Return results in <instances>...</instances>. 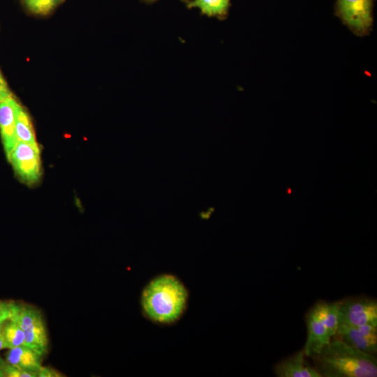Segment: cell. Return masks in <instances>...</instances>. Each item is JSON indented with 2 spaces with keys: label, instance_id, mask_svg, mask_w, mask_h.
Here are the masks:
<instances>
[{
  "label": "cell",
  "instance_id": "22",
  "mask_svg": "<svg viewBox=\"0 0 377 377\" xmlns=\"http://www.w3.org/2000/svg\"><path fill=\"white\" fill-rule=\"evenodd\" d=\"M1 361V360H0ZM0 376H2V374H1V369H0Z\"/></svg>",
  "mask_w": 377,
  "mask_h": 377
},
{
  "label": "cell",
  "instance_id": "5",
  "mask_svg": "<svg viewBox=\"0 0 377 377\" xmlns=\"http://www.w3.org/2000/svg\"><path fill=\"white\" fill-rule=\"evenodd\" d=\"M373 0H337V13L357 34L367 33L372 25Z\"/></svg>",
  "mask_w": 377,
  "mask_h": 377
},
{
  "label": "cell",
  "instance_id": "7",
  "mask_svg": "<svg viewBox=\"0 0 377 377\" xmlns=\"http://www.w3.org/2000/svg\"><path fill=\"white\" fill-rule=\"evenodd\" d=\"M335 336L348 345L368 354L377 353V326L338 325Z\"/></svg>",
  "mask_w": 377,
  "mask_h": 377
},
{
  "label": "cell",
  "instance_id": "13",
  "mask_svg": "<svg viewBox=\"0 0 377 377\" xmlns=\"http://www.w3.org/2000/svg\"><path fill=\"white\" fill-rule=\"evenodd\" d=\"M5 348H13L24 344V332L15 322L8 320L3 326Z\"/></svg>",
  "mask_w": 377,
  "mask_h": 377
},
{
  "label": "cell",
  "instance_id": "21",
  "mask_svg": "<svg viewBox=\"0 0 377 377\" xmlns=\"http://www.w3.org/2000/svg\"><path fill=\"white\" fill-rule=\"evenodd\" d=\"M8 302L0 301V310L4 308Z\"/></svg>",
  "mask_w": 377,
  "mask_h": 377
},
{
  "label": "cell",
  "instance_id": "19",
  "mask_svg": "<svg viewBox=\"0 0 377 377\" xmlns=\"http://www.w3.org/2000/svg\"><path fill=\"white\" fill-rule=\"evenodd\" d=\"M61 376L54 369L47 367H42L38 373V377H52Z\"/></svg>",
  "mask_w": 377,
  "mask_h": 377
},
{
  "label": "cell",
  "instance_id": "6",
  "mask_svg": "<svg viewBox=\"0 0 377 377\" xmlns=\"http://www.w3.org/2000/svg\"><path fill=\"white\" fill-rule=\"evenodd\" d=\"M326 305V302L319 301L306 314L307 337L303 348L306 357L319 353L331 339L325 323Z\"/></svg>",
  "mask_w": 377,
  "mask_h": 377
},
{
  "label": "cell",
  "instance_id": "16",
  "mask_svg": "<svg viewBox=\"0 0 377 377\" xmlns=\"http://www.w3.org/2000/svg\"><path fill=\"white\" fill-rule=\"evenodd\" d=\"M339 302H327L325 323L329 336H335L338 326Z\"/></svg>",
  "mask_w": 377,
  "mask_h": 377
},
{
  "label": "cell",
  "instance_id": "11",
  "mask_svg": "<svg viewBox=\"0 0 377 377\" xmlns=\"http://www.w3.org/2000/svg\"><path fill=\"white\" fill-rule=\"evenodd\" d=\"M24 332V344L40 355H43L47 350L48 340L46 328L43 318L29 326Z\"/></svg>",
  "mask_w": 377,
  "mask_h": 377
},
{
  "label": "cell",
  "instance_id": "1",
  "mask_svg": "<svg viewBox=\"0 0 377 377\" xmlns=\"http://www.w3.org/2000/svg\"><path fill=\"white\" fill-rule=\"evenodd\" d=\"M313 367L321 377H376L377 359L332 337L317 355L311 357Z\"/></svg>",
  "mask_w": 377,
  "mask_h": 377
},
{
  "label": "cell",
  "instance_id": "9",
  "mask_svg": "<svg viewBox=\"0 0 377 377\" xmlns=\"http://www.w3.org/2000/svg\"><path fill=\"white\" fill-rule=\"evenodd\" d=\"M305 357L302 349L282 360L274 367L275 375L278 377H321L314 367L306 362Z\"/></svg>",
  "mask_w": 377,
  "mask_h": 377
},
{
  "label": "cell",
  "instance_id": "18",
  "mask_svg": "<svg viewBox=\"0 0 377 377\" xmlns=\"http://www.w3.org/2000/svg\"><path fill=\"white\" fill-rule=\"evenodd\" d=\"M12 95L8 86L0 72V101Z\"/></svg>",
  "mask_w": 377,
  "mask_h": 377
},
{
  "label": "cell",
  "instance_id": "8",
  "mask_svg": "<svg viewBox=\"0 0 377 377\" xmlns=\"http://www.w3.org/2000/svg\"><path fill=\"white\" fill-rule=\"evenodd\" d=\"M18 105L13 94L0 101V133L8 158L18 142L15 133Z\"/></svg>",
  "mask_w": 377,
  "mask_h": 377
},
{
  "label": "cell",
  "instance_id": "23",
  "mask_svg": "<svg viewBox=\"0 0 377 377\" xmlns=\"http://www.w3.org/2000/svg\"><path fill=\"white\" fill-rule=\"evenodd\" d=\"M147 1H155V0H147Z\"/></svg>",
  "mask_w": 377,
  "mask_h": 377
},
{
  "label": "cell",
  "instance_id": "20",
  "mask_svg": "<svg viewBox=\"0 0 377 377\" xmlns=\"http://www.w3.org/2000/svg\"><path fill=\"white\" fill-rule=\"evenodd\" d=\"M3 325L0 326V350L5 348L4 338L3 334Z\"/></svg>",
  "mask_w": 377,
  "mask_h": 377
},
{
  "label": "cell",
  "instance_id": "12",
  "mask_svg": "<svg viewBox=\"0 0 377 377\" xmlns=\"http://www.w3.org/2000/svg\"><path fill=\"white\" fill-rule=\"evenodd\" d=\"M15 133L18 141L38 147L31 119L27 111L20 104L16 111Z\"/></svg>",
  "mask_w": 377,
  "mask_h": 377
},
{
  "label": "cell",
  "instance_id": "4",
  "mask_svg": "<svg viewBox=\"0 0 377 377\" xmlns=\"http://www.w3.org/2000/svg\"><path fill=\"white\" fill-rule=\"evenodd\" d=\"M8 160L22 181L29 184L38 182L41 174L38 147L18 141Z\"/></svg>",
  "mask_w": 377,
  "mask_h": 377
},
{
  "label": "cell",
  "instance_id": "15",
  "mask_svg": "<svg viewBox=\"0 0 377 377\" xmlns=\"http://www.w3.org/2000/svg\"><path fill=\"white\" fill-rule=\"evenodd\" d=\"M64 0H22L27 9L38 15L49 14Z\"/></svg>",
  "mask_w": 377,
  "mask_h": 377
},
{
  "label": "cell",
  "instance_id": "10",
  "mask_svg": "<svg viewBox=\"0 0 377 377\" xmlns=\"http://www.w3.org/2000/svg\"><path fill=\"white\" fill-rule=\"evenodd\" d=\"M41 357L29 347L21 345L10 349L6 361L24 371L36 374L38 377V373L43 367Z\"/></svg>",
  "mask_w": 377,
  "mask_h": 377
},
{
  "label": "cell",
  "instance_id": "17",
  "mask_svg": "<svg viewBox=\"0 0 377 377\" xmlns=\"http://www.w3.org/2000/svg\"><path fill=\"white\" fill-rule=\"evenodd\" d=\"M0 369L2 376L6 377H36L37 375L34 373L29 372L20 369L8 362H0Z\"/></svg>",
  "mask_w": 377,
  "mask_h": 377
},
{
  "label": "cell",
  "instance_id": "14",
  "mask_svg": "<svg viewBox=\"0 0 377 377\" xmlns=\"http://www.w3.org/2000/svg\"><path fill=\"white\" fill-rule=\"evenodd\" d=\"M230 0H194L191 7L198 8L208 16L224 15L229 7Z\"/></svg>",
  "mask_w": 377,
  "mask_h": 377
},
{
  "label": "cell",
  "instance_id": "2",
  "mask_svg": "<svg viewBox=\"0 0 377 377\" xmlns=\"http://www.w3.org/2000/svg\"><path fill=\"white\" fill-rule=\"evenodd\" d=\"M188 300L184 285L171 274L160 275L151 280L142 294V306L151 320L170 324L182 315Z\"/></svg>",
  "mask_w": 377,
  "mask_h": 377
},
{
  "label": "cell",
  "instance_id": "3",
  "mask_svg": "<svg viewBox=\"0 0 377 377\" xmlns=\"http://www.w3.org/2000/svg\"><path fill=\"white\" fill-rule=\"evenodd\" d=\"M377 326L376 300L367 297H355L339 301L338 325Z\"/></svg>",
  "mask_w": 377,
  "mask_h": 377
}]
</instances>
